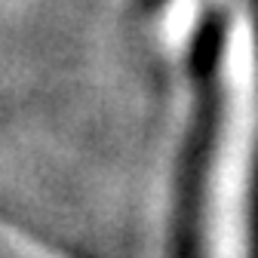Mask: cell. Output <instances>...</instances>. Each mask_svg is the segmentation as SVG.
<instances>
[{"mask_svg": "<svg viewBox=\"0 0 258 258\" xmlns=\"http://www.w3.org/2000/svg\"><path fill=\"white\" fill-rule=\"evenodd\" d=\"M212 133L200 190V258H255L258 22L249 4L224 22L212 77Z\"/></svg>", "mask_w": 258, "mask_h": 258, "instance_id": "1", "label": "cell"}]
</instances>
